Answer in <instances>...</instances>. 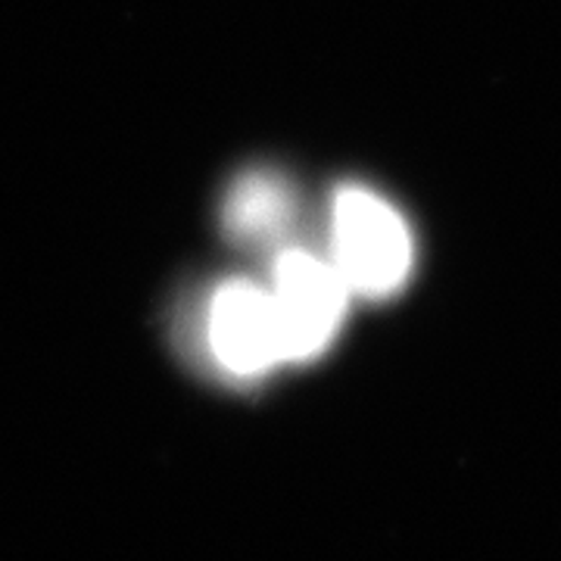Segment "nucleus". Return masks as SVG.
<instances>
[{"label":"nucleus","instance_id":"obj_1","mask_svg":"<svg viewBox=\"0 0 561 561\" xmlns=\"http://www.w3.org/2000/svg\"><path fill=\"white\" fill-rule=\"evenodd\" d=\"M331 262L350 294L383 300L412 272V234L381 194L346 184L331 201Z\"/></svg>","mask_w":561,"mask_h":561},{"label":"nucleus","instance_id":"obj_4","mask_svg":"<svg viewBox=\"0 0 561 561\" xmlns=\"http://www.w3.org/2000/svg\"><path fill=\"white\" fill-rule=\"evenodd\" d=\"M297 213L294 191L272 169H250L231 184L221 203V225L238 243H268L287 234Z\"/></svg>","mask_w":561,"mask_h":561},{"label":"nucleus","instance_id":"obj_2","mask_svg":"<svg viewBox=\"0 0 561 561\" xmlns=\"http://www.w3.org/2000/svg\"><path fill=\"white\" fill-rule=\"evenodd\" d=\"M268 294L278 316L284 362H302L316 359L334 341L350 287L334 262L290 247L275 260Z\"/></svg>","mask_w":561,"mask_h":561},{"label":"nucleus","instance_id":"obj_3","mask_svg":"<svg viewBox=\"0 0 561 561\" xmlns=\"http://www.w3.org/2000/svg\"><path fill=\"white\" fill-rule=\"evenodd\" d=\"M203 341L216 368L231 378H260L284 362L272 294L247 278L225 280L213 290Z\"/></svg>","mask_w":561,"mask_h":561}]
</instances>
